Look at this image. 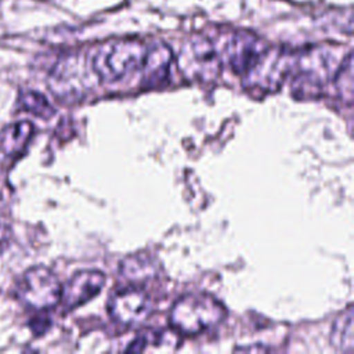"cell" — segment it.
Returning <instances> with one entry per match:
<instances>
[{
	"mask_svg": "<svg viewBox=\"0 0 354 354\" xmlns=\"http://www.w3.org/2000/svg\"><path fill=\"white\" fill-rule=\"evenodd\" d=\"M227 308L209 293H188L174 301L170 308V326L180 335L194 336L220 325Z\"/></svg>",
	"mask_w": 354,
	"mask_h": 354,
	"instance_id": "6da1fadb",
	"label": "cell"
},
{
	"mask_svg": "<svg viewBox=\"0 0 354 354\" xmlns=\"http://www.w3.org/2000/svg\"><path fill=\"white\" fill-rule=\"evenodd\" d=\"M342 61L330 48L317 46L304 50L293 58V94L297 98L318 97L324 86L333 80Z\"/></svg>",
	"mask_w": 354,
	"mask_h": 354,
	"instance_id": "7a4b0ae2",
	"label": "cell"
},
{
	"mask_svg": "<svg viewBox=\"0 0 354 354\" xmlns=\"http://www.w3.org/2000/svg\"><path fill=\"white\" fill-rule=\"evenodd\" d=\"M148 46L140 39H119L101 44L91 59L100 80L118 82L141 69Z\"/></svg>",
	"mask_w": 354,
	"mask_h": 354,
	"instance_id": "3957f363",
	"label": "cell"
},
{
	"mask_svg": "<svg viewBox=\"0 0 354 354\" xmlns=\"http://www.w3.org/2000/svg\"><path fill=\"white\" fill-rule=\"evenodd\" d=\"M293 55L282 48H267L257 62L245 73L242 84L246 90L263 94L274 93L292 73Z\"/></svg>",
	"mask_w": 354,
	"mask_h": 354,
	"instance_id": "277c9868",
	"label": "cell"
},
{
	"mask_svg": "<svg viewBox=\"0 0 354 354\" xmlns=\"http://www.w3.org/2000/svg\"><path fill=\"white\" fill-rule=\"evenodd\" d=\"M61 283L57 275L43 267L29 268L18 282L17 295L21 303L36 311H47L61 300Z\"/></svg>",
	"mask_w": 354,
	"mask_h": 354,
	"instance_id": "5b68a950",
	"label": "cell"
},
{
	"mask_svg": "<svg viewBox=\"0 0 354 354\" xmlns=\"http://www.w3.org/2000/svg\"><path fill=\"white\" fill-rule=\"evenodd\" d=\"M183 75L195 82H212L221 69L220 57L206 37L192 39L185 44L177 59Z\"/></svg>",
	"mask_w": 354,
	"mask_h": 354,
	"instance_id": "8992f818",
	"label": "cell"
},
{
	"mask_svg": "<svg viewBox=\"0 0 354 354\" xmlns=\"http://www.w3.org/2000/svg\"><path fill=\"white\" fill-rule=\"evenodd\" d=\"M93 66H83L77 59H72L59 65L51 75L50 87L55 97L61 101H80L98 83Z\"/></svg>",
	"mask_w": 354,
	"mask_h": 354,
	"instance_id": "52a82bcc",
	"label": "cell"
},
{
	"mask_svg": "<svg viewBox=\"0 0 354 354\" xmlns=\"http://www.w3.org/2000/svg\"><path fill=\"white\" fill-rule=\"evenodd\" d=\"M153 303L141 286H127L116 290L108 301L111 318L127 328L141 326L152 314Z\"/></svg>",
	"mask_w": 354,
	"mask_h": 354,
	"instance_id": "ba28073f",
	"label": "cell"
},
{
	"mask_svg": "<svg viewBox=\"0 0 354 354\" xmlns=\"http://www.w3.org/2000/svg\"><path fill=\"white\" fill-rule=\"evenodd\" d=\"M105 285V274L98 270H82L75 272L61 288V303L71 311L101 292Z\"/></svg>",
	"mask_w": 354,
	"mask_h": 354,
	"instance_id": "9c48e42d",
	"label": "cell"
},
{
	"mask_svg": "<svg viewBox=\"0 0 354 354\" xmlns=\"http://www.w3.org/2000/svg\"><path fill=\"white\" fill-rule=\"evenodd\" d=\"M267 48L268 46L256 35L238 32L230 39L225 47V57L235 73L245 75Z\"/></svg>",
	"mask_w": 354,
	"mask_h": 354,
	"instance_id": "30bf717a",
	"label": "cell"
},
{
	"mask_svg": "<svg viewBox=\"0 0 354 354\" xmlns=\"http://www.w3.org/2000/svg\"><path fill=\"white\" fill-rule=\"evenodd\" d=\"M173 62V51L163 43L148 47L142 62L141 86L144 88H156L166 83Z\"/></svg>",
	"mask_w": 354,
	"mask_h": 354,
	"instance_id": "8fae6325",
	"label": "cell"
},
{
	"mask_svg": "<svg viewBox=\"0 0 354 354\" xmlns=\"http://www.w3.org/2000/svg\"><path fill=\"white\" fill-rule=\"evenodd\" d=\"M35 127L28 120L7 124L0 131V156L15 159L22 155L33 137Z\"/></svg>",
	"mask_w": 354,
	"mask_h": 354,
	"instance_id": "7c38bea8",
	"label": "cell"
},
{
	"mask_svg": "<svg viewBox=\"0 0 354 354\" xmlns=\"http://www.w3.org/2000/svg\"><path fill=\"white\" fill-rule=\"evenodd\" d=\"M120 274L131 285L141 286L147 281L152 279L156 274L155 260L148 254H131L120 263Z\"/></svg>",
	"mask_w": 354,
	"mask_h": 354,
	"instance_id": "4fadbf2b",
	"label": "cell"
},
{
	"mask_svg": "<svg viewBox=\"0 0 354 354\" xmlns=\"http://www.w3.org/2000/svg\"><path fill=\"white\" fill-rule=\"evenodd\" d=\"M353 307L348 306L333 322L330 329V344L337 350L351 353L354 350Z\"/></svg>",
	"mask_w": 354,
	"mask_h": 354,
	"instance_id": "5bb4252c",
	"label": "cell"
},
{
	"mask_svg": "<svg viewBox=\"0 0 354 354\" xmlns=\"http://www.w3.org/2000/svg\"><path fill=\"white\" fill-rule=\"evenodd\" d=\"M18 105L22 108L25 112H29L37 118L41 119H50L55 115L54 106L50 104V101L40 93L26 90L22 91L18 97Z\"/></svg>",
	"mask_w": 354,
	"mask_h": 354,
	"instance_id": "9a60e30c",
	"label": "cell"
},
{
	"mask_svg": "<svg viewBox=\"0 0 354 354\" xmlns=\"http://www.w3.org/2000/svg\"><path fill=\"white\" fill-rule=\"evenodd\" d=\"M351 59H353L351 54L348 53L343 58V61H342V64H340V66H339V69L335 73L333 80H332L337 94L340 95V98L346 100L347 102H351V100H353V65H351Z\"/></svg>",
	"mask_w": 354,
	"mask_h": 354,
	"instance_id": "2e32d148",
	"label": "cell"
},
{
	"mask_svg": "<svg viewBox=\"0 0 354 354\" xmlns=\"http://www.w3.org/2000/svg\"><path fill=\"white\" fill-rule=\"evenodd\" d=\"M50 318L48 317H46V315H39V317H36V318H33L32 321H30V328H32V330L36 333V335H40V333H43V332H46L47 330V328L50 326Z\"/></svg>",
	"mask_w": 354,
	"mask_h": 354,
	"instance_id": "e0dca14e",
	"label": "cell"
},
{
	"mask_svg": "<svg viewBox=\"0 0 354 354\" xmlns=\"http://www.w3.org/2000/svg\"><path fill=\"white\" fill-rule=\"evenodd\" d=\"M10 234H11V231H10V227L7 225V223L0 220V250L7 245V242L10 239Z\"/></svg>",
	"mask_w": 354,
	"mask_h": 354,
	"instance_id": "ac0fdd59",
	"label": "cell"
},
{
	"mask_svg": "<svg viewBox=\"0 0 354 354\" xmlns=\"http://www.w3.org/2000/svg\"><path fill=\"white\" fill-rule=\"evenodd\" d=\"M0 199H1V196H0Z\"/></svg>",
	"mask_w": 354,
	"mask_h": 354,
	"instance_id": "d6986e66",
	"label": "cell"
}]
</instances>
